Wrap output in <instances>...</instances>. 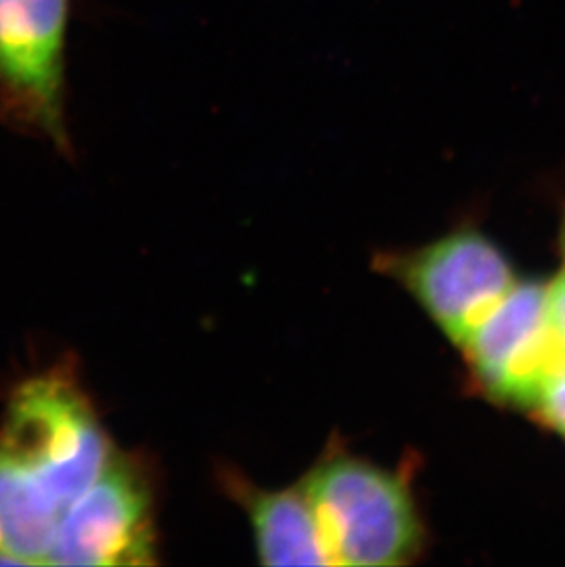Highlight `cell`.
Masks as SVG:
<instances>
[{"instance_id": "obj_1", "label": "cell", "mask_w": 565, "mask_h": 567, "mask_svg": "<svg viewBox=\"0 0 565 567\" xmlns=\"http://www.w3.org/2000/svg\"><path fill=\"white\" fill-rule=\"evenodd\" d=\"M331 566H400L422 547V525L405 480L338 454L301 483Z\"/></svg>"}, {"instance_id": "obj_2", "label": "cell", "mask_w": 565, "mask_h": 567, "mask_svg": "<svg viewBox=\"0 0 565 567\" xmlns=\"http://www.w3.org/2000/svg\"><path fill=\"white\" fill-rule=\"evenodd\" d=\"M0 441L32 468L64 514L114 454L85 393L61 373L17 390Z\"/></svg>"}, {"instance_id": "obj_3", "label": "cell", "mask_w": 565, "mask_h": 567, "mask_svg": "<svg viewBox=\"0 0 565 567\" xmlns=\"http://www.w3.org/2000/svg\"><path fill=\"white\" fill-rule=\"evenodd\" d=\"M69 0H0V122L69 150L64 38Z\"/></svg>"}, {"instance_id": "obj_4", "label": "cell", "mask_w": 565, "mask_h": 567, "mask_svg": "<svg viewBox=\"0 0 565 567\" xmlns=\"http://www.w3.org/2000/svg\"><path fill=\"white\" fill-rule=\"evenodd\" d=\"M380 261L459 348L517 284L505 254L472 228Z\"/></svg>"}, {"instance_id": "obj_5", "label": "cell", "mask_w": 565, "mask_h": 567, "mask_svg": "<svg viewBox=\"0 0 565 567\" xmlns=\"http://www.w3.org/2000/svg\"><path fill=\"white\" fill-rule=\"evenodd\" d=\"M44 564H156L153 494L142 466L114 452L96 482L64 514Z\"/></svg>"}, {"instance_id": "obj_6", "label": "cell", "mask_w": 565, "mask_h": 567, "mask_svg": "<svg viewBox=\"0 0 565 567\" xmlns=\"http://www.w3.org/2000/svg\"><path fill=\"white\" fill-rule=\"evenodd\" d=\"M461 349L492 399L533 408L545 380L565 362L547 321L544 285H514Z\"/></svg>"}, {"instance_id": "obj_7", "label": "cell", "mask_w": 565, "mask_h": 567, "mask_svg": "<svg viewBox=\"0 0 565 567\" xmlns=\"http://www.w3.org/2000/svg\"><path fill=\"white\" fill-rule=\"evenodd\" d=\"M250 516L257 555L265 566H331L304 487L261 491L240 477H226Z\"/></svg>"}, {"instance_id": "obj_8", "label": "cell", "mask_w": 565, "mask_h": 567, "mask_svg": "<svg viewBox=\"0 0 565 567\" xmlns=\"http://www.w3.org/2000/svg\"><path fill=\"white\" fill-rule=\"evenodd\" d=\"M63 518L32 468L0 441V553L19 566L47 563Z\"/></svg>"}, {"instance_id": "obj_9", "label": "cell", "mask_w": 565, "mask_h": 567, "mask_svg": "<svg viewBox=\"0 0 565 567\" xmlns=\"http://www.w3.org/2000/svg\"><path fill=\"white\" fill-rule=\"evenodd\" d=\"M533 410L538 412L545 424L565 435V362L558 370L545 380L540 390Z\"/></svg>"}, {"instance_id": "obj_10", "label": "cell", "mask_w": 565, "mask_h": 567, "mask_svg": "<svg viewBox=\"0 0 565 567\" xmlns=\"http://www.w3.org/2000/svg\"><path fill=\"white\" fill-rule=\"evenodd\" d=\"M545 312L551 331L565 351V270L545 287Z\"/></svg>"}, {"instance_id": "obj_11", "label": "cell", "mask_w": 565, "mask_h": 567, "mask_svg": "<svg viewBox=\"0 0 565 567\" xmlns=\"http://www.w3.org/2000/svg\"><path fill=\"white\" fill-rule=\"evenodd\" d=\"M562 248H564V254H565V217H564V225H562Z\"/></svg>"}]
</instances>
